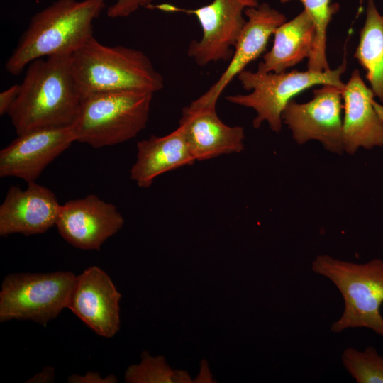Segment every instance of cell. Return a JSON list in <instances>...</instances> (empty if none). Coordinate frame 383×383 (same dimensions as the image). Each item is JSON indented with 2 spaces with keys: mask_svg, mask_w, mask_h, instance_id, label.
I'll return each instance as SVG.
<instances>
[{
  "mask_svg": "<svg viewBox=\"0 0 383 383\" xmlns=\"http://www.w3.org/2000/svg\"><path fill=\"white\" fill-rule=\"evenodd\" d=\"M7 115L18 135L72 126L82 96L72 70V55L41 57L27 67Z\"/></svg>",
  "mask_w": 383,
  "mask_h": 383,
  "instance_id": "1",
  "label": "cell"
},
{
  "mask_svg": "<svg viewBox=\"0 0 383 383\" xmlns=\"http://www.w3.org/2000/svg\"><path fill=\"white\" fill-rule=\"evenodd\" d=\"M105 0H56L34 14L5 68L19 74L32 61L72 55L93 35V22L105 9Z\"/></svg>",
  "mask_w": 383,
  "mask_h": 383,
  "instance_id": "2",
  "label": "cell"
},
{
  "mask_svg": "<svg viewBox=\"0 0 383 383\" xmlns=\"http://www.w3.org/2000/svg\"><path fill=\"white\" fill-rule=\"evenodd\" d=\"M72 70L82 98L130 90L155 94L164 87L163 77L143 52L105 45L94 35L72 55Z\"/></svg>",
  "mask_w": 383,
  "mask_h": 383,
  "instance_id": "3",
  "label": "cell"
},
{
  "mask_svg": "<svg viewBox=\"0 0 383 383\" xmlns=\"http://www.w3.org/2000/svg\"><path fill=\"white\" fill-rule=\"evenodd\" d=\"M311 270L331 281L343 299V313L331 324V331L366 328L383 337L382 260L359 264L321 255L313 260Z\"/></svg>",
  "mask_w": 383,
  "mask_h": 383,
  "instance_id": "4",
  "label": "cell"
},
{
  "mask_svg": "<svg viewBox=\"0 0 383 383\" xmlns=\"http://www.w3.org/2000/svg\"><path fill=\"white\" fill-rule=\"evenodd\" d=\"M153 94L130 90L82 97L72 125L76 141L99 148L136 137L146 128Z\"/></svg>",
  "mask_w": 383,
  "mask_h": 383,
  "instance_id": "5",
  "label": "cell"
},
{
  "mask_svg": "<svg viewBox=\"0 0 383 383\" xmlns=\"http://www.w3.org/2000/svg\"><path fill=\"white\" fill-rule=\"evenodd\" d=\"M346 59L335 70L326 72H262L244 70L238 79L248 94L229 95L226 100L233 104L251 108L257 113L252 121L255 128L266 121L276 133L282 129V113L287 104L297 94L316 85L331 84L344 89L341 75L346 70Z\"/></svg>",
  "mask_w": 383,
  "mask_h": 383,
  "instance_id": "6",
  "label": "cell"
},
{
  "mask_svg": "<svg viewBox=\"0 0 383 383\" xmlns=\"http://www.w3.org/2000/svg\"><path fill=\"white\" fill-rule=\"evenodd\" d=\"M75 279L63 271L8 274L0 291V322L30 320L46 326L67 308Z\"/></svg>",
  "mask_w": 383,
  "mask_h": 383,
  "instance_id": "7",
  "label": "cell"
},
{
  "mask_svg": "<svg viewBox=\"0 0 383 383\" xmlns=\"http://www.w3.org/2000/svg\"><path fill=\"white\" fill-rule=\"evenodd\" d=\"M257 0H213L210 4L194 9L179 8L164 3L151 4L147 9L165 12H182L193 15L201 28L200 40L190 42L187 55L199 66L211 62H228L246 21L243 14L245 9L256 7Z\"/></svg>",
  "mask_w": 383,
  "mask_h": 383,
  "instance_id": "8",
  "label": "cell"
},
{
  "mask_svg": "<svg viewBox=\"0 0 383 383\" xmlns=\"http://www.w3.org/2000/svg\"><path fill=\"white\" fill-rule=\"evenodd\" d=\"M343 89L324 84L313 91V99L306 103L292 99L282 113V121L292 131L299 145L309 140L319 141L329 152H344Z\"/></svg>",
  "mask_w": 383,
  "mask_h": 383,
  "instance_id": "9",
  "label": "cell"
},
{
  "mask_svg": "<svg viewBox=\"0 0 383 383\" xmlns=\"http://www.w3.org/2000/svg\"><path fill=\"white\" fill-rule=\"evenodd\" d=\"M74 142L76 138L72 126L19 135L0 151V177L35 182L46 167Z\"/></svg>",
  "mask_w": 383,
  "mask_h": 383,
  "instance_id": "10",
  "label": "cell"
},
{
  "mask_svg": "<svg viewBox=\"0 0 383 383\" xmlns=\"http://www.w3.org/2000/svg\"><path fill=\"white\" fill-rule=\"evenodd\" d=\"M123 223L113 204L89 194L61 205L55 226L62 238L75 248L99 250Z\"/></svg>",
  "mask_w": 383,
  "mask_h": 383,
  "instance_id": "11",
  "label": "cell"
},
{
  "mask_svg": "<svg viewBox=\"0 0 383 383\" xmlns=\"http://www.w3.org/2000/svg\"><path fill=\"white\" fill-rule=\"evenodd\" d=\"M246 23L234 47L229 64L218 79L190 104L216 106L217 101L232 80L245 67L265 52L269 39L275 30L287 21L285 16L267 3L245 9Z\"/></svg>",
  "mask_w": 383,
  "mask_h": 383,
  "instance_id": "12",
  "label": "cell"
},
{
  "mask_svg": "<svg viewBox=\"0 0 383 383\" xmlns=\"http://www.w3.org/2000/svg\"><path fill=\"white\" fill-rule=\"evenodd\" d=\"M121 296L108 274L91 266L76 276L67 308L97 335L111 338L120 328Z\"/></svg>",
  "mask_w": 383,
  "mask_h": 383,
  "instance_id": "13",
  "label": "cell"
},
{
  "mask_svg": "<svg viewBox=\"0 0 383 383\" xmlns=\"http://www.w3.org/2000/svg\"><path fill=\"white\" fill-rule=\"evenodd\" d=\"M344 152L353 155L360 148L383 147V106L354 70L342 91Z\"/></svg>",
  "mask_w": 383,
  "mask_h": 383,
  "instance_id": "14",
  "label": "cell"
},
{
  "mask_svg": "<svg viewBox=\"0 0 383 383\" xmlns=\"http://www.w3.org/2000/svg\"><path fill=\"white\" fill-rule=\"evenodd\" d=\"M60 206L55 194L35 182L24 190L11 186L0 206V235L43 233L56 224Z\"/></svg>",
  "mask_w": 383,
  "mask_h": 383,
  "instance_id": "15",
  "label": "cell"
},
{
  "mask_svg": "<svg viewBox=\"0 0 383 383\" xmlns=\"http://www.w3.org/2000/svg\"><path fill=\"white\" fill-rule=\"evenodd\" d=\"M179 127L196 161L244 150V128L225 124L218 116L216 106L189 104L184 107Z\"/></svg>",
  "mask_w": 383,
  "mask_h": 383,
  "instance_id": "16",
  "label": "cell"
},
{
  "mask_svg": "<svg viewBox=\"0 0 383 383\" xmlns=\"http://www.w3.org/2000/svg\"><path fill=\"white\" fill-rule=\"evenodd\" d=\"M196 161L182 130L178 127L164 136L150 135L137 143V155L130 177L139 187H150L159 175Z\"/></svg>",
  "mask_w": 383,
  "mask_h": 383,
  "instance_id": "17",
  "label": "cell"
},
{
  "mask_svg": "<svg viewBox=\"0 0 383 383\" xmlns=\"http://www.w3.org/2000/svg\"><path fill=\"white\" fill-rule=\"evenodd\" d=\"M315 34L313 21L304 10L275 30L272 48L263 55L257 70L280 73L305 58L309 59L312 53Z\"/></svg>",
  "mask_w": 383,
  "mask_h": 383,
  "instance_id": "18",
  "label": "cell"
},
{
  "mask_svg": "<svg viewBox=\"0 0 383 383\" xmlns=\"http://www.w3.org/2000/svg\"><path fill=\"white\" fill-rule=\"evenodd\" d=\"M354 57L365 70L374 96L383 104V15L374 0H367L365 21Z\"/></svg>",
  "mask_w": 383,
  "mask_h": 383,
  "instance_id": "19",
  "label": "cell"
},
{
  "mask_svg": "<svg viewBox=\"0 0 383 383\" xmlns=\"http://www.w3.org/2000/svg\"><path fill=\"white\" fill-rule=\"evenodd\" d=\"M287 3L292 0H279ZM304 6L315 27V40L312 53L308 59V70L312 72H326L329 67L326 58V32L328 24L339 10L337 3L331 4V0H299Z\"/></svg>",
  "mask_w": 383,
  "mask_h": 383,
  "instance_id": "20",
  "label": "cell"
},
{
  "mask_svg": "<svg viewBox=\"0 0 383 383\" xmlns=\"http://www.w3.org/2000/svg\"><path fill=\"white\" fill-rule=\"evenodd\" d=\"M341 359L345 370L357 383H383V357L374 348L367 346L362 351L347 348Z\"/></svg>",
  "mask_w": 383,
  "mask_h": 383,
  "instance_id": "21",
  "label": "cell"
},
{
  "mask_svg": "<svg viewBox=\"0 0 383 383\" xmlns=\"http://www.w3.org/2000/svg\"><path fill=\"white\" fill-rule=\"evenodd\" d=\"M142 362L129 367L126 372V382H160L167 379L168 372L162 358H154L144 353Z\"/></svg>",
  "mask_w": 383,
  "mask_h": 383,
  "instance_id": "22",
  "label": "cell"
},
{
  "mask_svg": "<svg viewBox=\"0 0 383 383\" xmlns=\"http://www.w3.org/2000/svg\"><path fill=\"white\" fill-rule=\"evenodd\" d=\"M153 0H117L107 9L106 14L111 18L128 17L140 8H148Z\"/></svg>",
  "mask_w": 383,
  "mask_h": 383,
  "instance_id": "23",
  "label": "cell"
},
{
  "mask_svg": "<svg viewBox=\"0 0 383 383\" xmlns=\"http://www.w3.org/2000/svg\"><path fill=\"white\" fill-rule=\"evenodd\" d=\"M69 383H116L117 378L113 374H109L105 378L96 372L89 371L84 374H71L68 379Z\"/></svg>",
  "mask_w": 383,
  "mask_h": 383,
  "instance_id": "24",
  "label": "cell"
},
{
  "mask_svg": "<svg viewBox=\"0 0 383 383\" xmlns=\"http://www.w3.org/2000/svg\"><path fill=\"white\" fill-rule=\"evenodd\" d=\"M20 90L19 84H13L0 93V115L7 114L9 109L17 98Z\"/></svg>",
  "mask_w": 383,
  "mask_h": 383,
  "instance_id": "25",
  "label": "cell"
},
{
  "mask_svg": "<svg viewBox=\"0 0 383 383\" xmlns=\"http://www.w3.org/2000/svg\"><path fill=\"white\" fill-rule=\"evenodd\" d=\"M55 369L51 366H46L42 370L27 380V383H48L55 381Z\"/></svg>",
  "mask_w": 383,
  "mask_h": 383,
  "instance_id": "26",
  "label": "cell"
}]
</instances>
